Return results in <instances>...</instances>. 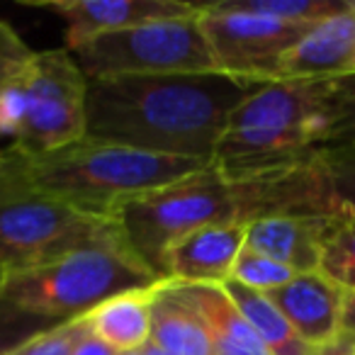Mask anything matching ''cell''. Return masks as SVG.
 Listing matches in <instances>:
<instances>
[{"mask_svg":"<svg viewBox=\"0 0 355 355\" xmlns=\"http://www.w3.org/2000/svg\"><path fill=\"white\" fill-rule=\"evenodd\" d=\"M263 85L222 71L88 80L85 139L212 161L234 112Z\"/></svg>","mask_w":355,"mask_h":355,"instance_id":"1","label":"cell"},{"mask_svg":"<svg viewBox=\"0 0 355 355\" xmlns=\"http://www.w3.org/2000/svg\"><path fill=\"white\" fill-rule=\"evenodd\" d=\"M353 100V76L266 83L234 112L212 156L214 171L241 183L309 161L329 148Z\"/></svg>","mask_w":355,"mask_h":355,"instance_id":"2","label":"cell"},{"mask_svg":"<svg viewBox=\"0 0 355 355\" xmlns=\"http://www.w3.org/2000/svg\"><path fill=\"white\" fill-rule=\"evenodd\" d=\"M10 151L15 171L27 185L78 212L103 219H114L129 200L195 175L212 163L93 139H80L42 156H22L12 146Z\"/></svg>","mask_w":355,"mask_h":355,"instance_id":"3","label":"cell"},{"mask_svg":"<svg viewBox=\"0 0 355 355\" xmlns=\"http://www.w3.org/2000/svg\"><path fill=\"white\" fill-rule=\"evenodd\" d=\"M103 246H127L117 222L83 214L27 185L6 148L0 168V275L37 270Z\"/></svg>","mask_w":355,"mask_h":355,"instance_id":"4","label":"cell"},{"mask_svg":"<svg viewBox=\"0 0 355 355\" xmlns=\"http://www.w3.org/2000/svg\"><path fill=\"white\" fill-rule=\"evenodd\" d=\"M161 282L168 280H158L146 270L127 246H103L78 251L37 270L0 275V292L30 314L71 321L122 292Z\"/></svg>","mask_w":355,"mask_h":355,"instance_id":"5","label":"cell"},{"mask_svg":"<svg viewBox=\"0 0 355 355\" xmlns=\"http://www.w3.org/2000/svg\"><path fill=\"white\" fill-rule=\"evenodd\" d=\"M114 222L132 256L158 280H166L163 258L173 243L202 227L241 222V209L236 185L209 163L195 175L129 200Z\"/></svg>","mask_w":355,"mask_h":355,"instance_id":"6","label":"cell"},{"mask_svg":"<svg viewBox=\"0 0 355 355\" xmlns=\"http://www.w3.org/2000/svg\"><path fill=\"white\" fill-rule=\"evenodd\" d=\"M236 193L243 224L263 217H319L336 227H355V144L241 180Z\"/></svg>","mask_w":355,"mask_h":355,"instance_id":"7","label":"cell"},{"mask_svg":"<svg viewBox=\"0 0 355 355\" xmlns=\"http://www.w3.org/2000/svg\"><path fill=\"white\" fill-rule=\"evenodd\" d=\"M200 12L180 20L148 22L98 35L69 51L88 80L122 76L214 73L219 69L205 37Z\"/></svg>","mask_w":355,"mask_h":355,"instance_id":"8","label":"cell"},{"mask_svg":"<svg viewBox=\"0 0 355 355\" xmlns=\"http://www.w3.org/2000/svg\"><path fill=\"white\" fill-rule=\"evenodd\" d=\"M17 83L27 95V119L15 151L42 156L85 139L88 78L69 49L35 54Z\"/></svg>","mask_w":355,"mask_h":355,"instance_id":"9","label":"cell"},{"mask_svg":"<svg viewBox=\"0 0 355 355\" xmlns=\"http://www.w3.org/2000/svg\"><path fill=\"white\" fill-rule=\"evenodd\" d=\"M200 22L217 69L258 83H275L282 56L300 44L314 27L236 10L227 3L202 6Z\"/></svg>","mask_w":355,"mask_h":355,"instance_id":"10","label":"cell"},{"mask_svg":"<svg viewBox=\"0 0 355 355\" xmlns=\"http://www.w3.org/2000/svg\"><path fill=\"white\" fill-rule=\"evenodd\" d=\"M35 6L56 12L66 22V49L107 32L193 17L202 10V6L183 0H51Z\"/></svg>","mask_w":355,"mask_h":355,"instance_id":"11","label":"cell"},{"mask_svg":"<svg viewBox=\"0 0 355 355\" xmlns=\"http://www.w3.org/2000/svg\"><path fill=\"white\" fill-rule=\"evenodd\" d=\"M292 329L314 350L329 348L340 338L343 306L348 292L324 272H297L287 285L268 292Z\"/></svg>","mask_w":355,"mask_h":355,"instance_id":"12","label":"cell"},{"mask_svg":"<svg viewBox=\"0 0 355 355\" xmlns=\"http://www.w3.org/2000/svg\"><path fill=\"white\" fill-rule=\"evenodd\" d=\"M246 224H212L175 241L163 258V277L175 285H224L246 246Z\"/></svg>","mask_w":355,"mask_h":355,"instance_id":"13","label":"cell"},{"mask_svg":"<svg viewBox=\"0 0 355 355\" xmlns=\"http://www.w3.org/2000/svg\"><path fill=\"white\" fill-rule=\"evenodd\" d=\"M355 64V0L348 10L314 25L277 66L275 80L348 78Z\"/></svg>","mask_w":355,"mask_h":355,"instance_id":"14","label":"cell"},{"mask_svg":"<svg viewBox=\"0 0 355 355\" xmlns=\"http://www.w3.org/2000/svg\"><path fill=\"white\" fill-rule=\"evenodd\" d=\"M336 224L319 217H263L248 224L246 248L282 263L295 272L319 270L326 239Z\"/></svg>","mask_w":355,"mask_h":355,"instance_id":"15","label":"cell"},{"mask_svg":"<svg viewBox=\"0 0 355 355\" xmlns=\"http://www.w3.org/2000/svg\"><path fill=\"white\" fill-rule=\"evenodd\" d=\"M175 285V282H173ZM183 300L198 311L212 340L214 355H270L246 316L222 285H175Z\"/></svg>","mask_w":355,"mask_h":355,"instance_id":"16","label":"cell"},{"mask_svg":"<svg viewBox=\"0 0 355 355\" xmlns=\"http://www.w3.org/2000/svg\"><path fill=\"white\" fill-rule=\"evenodd\" d=\"M161 282L156 287H144V290L122 292L112 300L103 302L93 311L85 314L90 334L114 348L117 353H132L141 350L151 340V309L153 300L161 292Z\"/></svg>","mask_w":355,"mask_h":355,"instance_id":"17","label":"cell"},{"mask_svg":"<svg viewBox=\"0 0 355 355\" xmlns=\"http://www.w3.org/2000/svg\"><path fill=\"white\" fill-rule=\"evenodd\" d=\"M151 340L171 355H214L202 319L173 282L163 285L153 300Z\"/></svg>","mask_w":355,"mask_h":355,"instance_id":"18","label":"cell"},{"mask_svg":"<svg viewBox=\"0 0 355 355\" xmlns=\"http://www.w3.org/2000/svg\"><path fill=\"white\" fill-rule=\"evenodd\" d=\"M222 287L234 300V304L239 306V311L246 316L248 324L253 326L258 338L266 343L270 355H316L319 353V350L306 345L304 340L297 336L292 324L282 316V311L272 304L268 295L251 290V287L241 285V282H236V280H227Z\"/></svg>","mask_w":355,"mask_h":355,"instance_id":"19","label":"cell"},{"mask_svg":"<svg viewBox=\"0 0 355 355\" xmlns=\"http://www.w3.org/2000/svg\"><path fill=\"white\" fill-rule=\"evenodd\" d=\"M229 8L277 17L297 25H316L348 10L353 0H222Z\"/></svg>","mask_w":355,"mask_h":355,"instance_id":"20","label":"cell"},{"mask_svg":"<svg viewBox=\"0 0 355 355\" xmlns=\"http://www.w3.org/2000/svg\"><path fill=\"white\" fill-rule=\"evenodd\" d=\"M295 275L297 272L285 268L282 263H277V261H272V258L263 256V253H256L243 246V251L239 253L236 263H234V270L229 280H236V282H241V285L251 287V290L268 295V292L287 285Z\"/></svg>","mask_w":355,"mask_h":355,"instance_id":"21","label":"cell"},{"mask_svg":"<svg viewBox=\"0 0 355 355\" xmlns=\"http://www.w3.org/2000/svg\"><path fill=\"white\" fill-rule=\"evenodd\" d=\"M319 272L345 292H355V227H338L326 239Z\"/></svg>","mask_w":355,"mask_h":355,"instance_id":"22","label":"cell"},{"mask_svg":"<svg viewBox=\"0 0 355 355\" xmlns=\"http://www.w3.org/2000/svg\"><path fill=\"white\" fill-rule=\"evenodd\" d=\"M61 324H66V321L49 319V316H37L20 309L12 302H8L3 297V292H0V355H8L17 345L30 340L32 336L44 334V331L56 329Z\"/></svg>","mask_w":355,"mask_h":355,"instance_id":"23","label":"cell"},{"mask_svg":"<svg viewBox=\"0 0 355 355\" xmlns=\"http://www.w3.org/2000/svg\"><path fill=\"white\" fill-rule=\"evenodd\" d=\"M85 331H88V324H85L83 314L78 319H71L66 324L56 326V329L32 336L30 340L17 345L8 355H73L76 345L85 336Z\"/></svg>","mask_w":355,"mask_h":355,"instance_id":"24","label":"cell"},{"mask_svg":"<svg viewBox=\"0 0 355 355\" xmlns=\"http://www.w3.org/2000/svg\"><path fill=\"white\" fill-rule=\"evenodd\" d=\"M35 59V51L12 32L10 25L0 22V88L10 85L25 73Z\"/></svg>","mask_w":355,"mask_h":355,"instance_id":"25","label":"cell"},{"mask_svg":"<svg viewBox=\"0 0 355 355\" xmlns=\"http://www.w3.org/2000/svg\"><path fill=\"white\" fill-rule=\"evenodd\" d=\"M27 119V95L22 85L10 83L0 88V139H20Z\"/></svg>","mask_w":355,"mask_h":355,"instance_id":"26","label":"cell"},{"mask_svg":"<svg viewBox=\"0 0 355 355\" xmlns=\"http://www.w3.org/2000/svg\"><path fill=\"white\" fill-rule=\"evenodd\" d=\"M343 144H355V100H353V105L345 110V114L338 122V127H336L329 148L331 146H343Z\"/></svg>","mask_w":355,"mask_h":355,"instance_id":"27","label":"cell"},{"mask_svg":"<svg viewBox=\"0 0 355 355\" xmlns=\"http://www.w3.org/2000/svg\"><path fill=\"white\" fill-rule=\"evenodd\" d=\"M73 355H119L114 348H110L105 340H100L95 334H90V329L85 331V336L78 340Z\"/></svg>","mask_w":355,"mask_h":355,"instance_id":"28","label":"cell"},{"mask_svg":"<svg viewBox=\"0 0 355 355\" xmlns=\"http://www.w3.org/2000/svg\"><path fill=\"white\" fill-rule=\"evenodd\" d=\"M343 343L355 345V292H348L343 306V324H340V338Z\"/></svg>","mask_w":355,"mask_h":355,"instance_id":"29","label":"cell"},{"mask_svg":"<svg viewBox=\"0 0 355 355\" xmlns=\"http://www.w3.org/2000/svg\"><path fill=\"white\" fill-rule=\"evenodd\" d=\"M350 348H353V345L343 343V340H336L334 345H329V348H321L316 355H350Z\"/></svg>","mask_w":355,"mask_h":355,"instance_id":"30","label":"cell"},{"mask_svg":"<svg viewBox=\"0 0 355 355\" xmlns=\"http://www.w3.org/2000/svg\"><path fill=\"white\" fill-rule=\"evenodd\" d=\"M141 355H171V353H168V350H163L158 343H153V340H148V343L141 348Z\"/></svg>","mask_w":355,"mask_h":355,"instance_id":"31","label":"cell"},{"mask_svg":"<svg viewBox=\"0 0 355 355\" xmlns=\"http://www.w3.org/2000/svg\"><path fill=\"white\" fill-rule=\"evenodd\" d=\"M3 163H6V151H0V168H3Z\"/></svg>","mask_w":355,"mask_h":355,"instance_id":"32","label":"cell"},{"mask_svg":"<svg viewBox=\"0 0 355 355\" xmlns=\"http://www.w3.org/2000/svg\"><path fill=\"white\" fill-rule=\"evenodd\" d=\"M119 355H141V350H132V353H119Z\"/></svg>","mask_w":355,"mask_h":355,"instance_id":"33","label":"cell"},{"mask_svg":"<svg viewBox=\"0 0 355 355\" xmlns=\"http://www.w3.org/2000/svg\"><path fill=\"white\" fill-rule=\"evenodd\" d=\"M350 355H355V345H353V348H350Z\"/></svg>","mask_w":355,"mask_h":355,"instance_id":"34","label":"cell"},{"mask_svg":"<svg viewBox=\"0 0 355 355\" xmlns=\"http://www.w3.org/2000/svg\"><path fill=\"white\" fill-rule=\"evenodd\" d=\"M350 76H353V78H355V64H353V73H350Z\"/></svg>","mask_w":355,"mask_h":355,"instance_id":"35","label":"cell"}]
</instances>
